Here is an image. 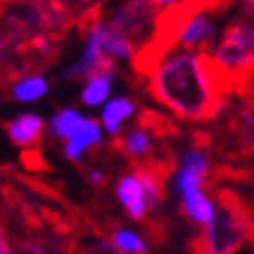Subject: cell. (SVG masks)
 <instances>
[{
  "mask_svg": "<svg viewBox=\"0 0 254 254\" xmlns=\"http://www.w3.org/2000/svg\"><path fill=\"white\" fill-rule=\"evenodd\" d=\"M7 133L12 142L21 147H31L38 142L40 133H42V119L38 115H21L16 117V122L7 124Z\"/></svg>",
  "mask_w": 254,
  "mask_h": 254,
  "instance_id": "obj_8",
  "label": "cell"
},
{
  "mask_svg": "<svg viewBox=\"0 0 254 254\" xmlns=\"http://www.w3.org/2000/svg\"><path fill=\"white\" fill-rule=\"evenodd\" d=\"M212 35H215V21H212V16L205 14V12H196V14H189L185 19L175 47H185V49L196 52L198 47L210 42Z\"/></svg>",
  "mask_w": 254,
  "mask_h": 254,
  "instance_id": "obj_3",
  "label": "cell"
},
{
  "mask_svg": "<svg viewBox=\"0 0 254 254\" xmlns=\"http://www.w3.org/2000/svg\"><path fill=\"white\" fill-rule=\"evenodd\" d=\"M23 254H45V250H42V247L40 245H28L26 247V252Z\"/></svg>",
  "mask_w": 254,
  "mask_h": 254,
  "instance_id": "obj_16",
  "label": "cell"
},
{
  "mask_svg": "<svg viewBox=\"0 0 254 254\" xmlns=\"http://www.w3.org/2000/svg\"><path fill=\"white\" fill-rule=\"evenodd\" d=\"M98 142H100L98 124L93 122V119H82V124L77 126V131L72 133L68 138V142H65V156L72 159V161H77L89 147L98 145Z\"/></svg>",
  "mask_w": 254,
  "mask_h": 254,
  "instance_id": "obj_6",
  "label": "cell"
},
{
  "mask_svg": "<svg viewBox=\"0 0 254 254\" xmlns=\"http://www.w3.org/2000/svg\"><path fill=\"white\" fill-rule=\"evenodd\" d=\"M119 147H122L128 156H133V159L138 156L140 159V156H147L152 152V135H149L145 128H133V131H128L122 138Z\"/></svg>",
  "mask_w": 254,
  "mask_h": 254,
  "instance_id": "obj_10",
  "label": "cell"
},
{
  "mask_svg": "<svg viewBox=\"0 0 254 254\" xmlns=\"http://www.w3.org/2000/svg\"><path fill=\"white\" fill-rule=\"evenodd\" d=\"M117 196L122 200V205L128 210V215L133 219H142L147 212V196H145V187L140 182V177L133 175H124L117 185Z\"/></svg>",
  "mask_w": 254,
  "mask_h": 254,
  "instance_id": "obj_4",
  "label": "cell"
},
{
  "mask_svg": "<svg viewBox=\"0 0 254 254\" xmlns=\"http://www.w3.org/2000/svg\"><path fill=\"white\" fill-rule=\"evenodd\" d=\"M0 254H14L12 250H9L7 240H5V236H2V231H0Z\"/></svg>",
  "mask_w": 254,
  "mask_h": 254,
  "instance_id": "obj_15",
  "label": "cell"
},
{
  "mask_svg": "<svg viewBox=\"0 0 254 254\" xmlns=\"http://www.w3.org/2000/svg\"><path fill=\"white\" fill-rule=\"evenodd\" d=\"M152 93L182 119H210L222 103V84L210 56L185 47H170L149 70Z\"/></svg>",
  "mask_w": 254,
  "mask_h": 254,
  "instance_id": "obj_1",
  "label": "cell"
},
{
  "mask_svg": "<svg viewBox=\"0 0 254 254\" xmlns=\"http://www.w3.org/2000/svg\"><path fill=\"white\" fill-rule=\"evenodd\" d=\"M42 93H47V79H42V77L21 79V82L14 86L16 100H35V98H40Z\"/></svg>",
  "mask_w": 254,
  "mask_h": 254,
  "instance_id": "obj_14",
  "label": "cell"
},
{
  "mask_svg": "<svg viewBox=\"0 0 254 254\" xmlns=\"http://www.w3.org/2000/svg\"><path fill=\"white\" fill-rule=\"evenodd\" d=\"M110 82H112V72H100V75L89 77L84 91H82V98H84L86 105H98V103L108 98Z\"/></svg>",
  "mask_w": 254,
  "mask_h": 254,
  "instance_id": "obj_11",
  "label": "cell"
},
{
  "mask_svg": "<svg viewBox=\"0 0 254 254\" xmlns=\"http://www.w3.org/2000/svg\"><path fill=\"white\" fill-rule=\"evenodd\" d=\"M133 112H135V105H133L128 98L110 100L108 105H105V110H103V124H105V128H108L110 135H117L122 122L124 119H128Z\"/></svg>",
  "mask_w": 254,
  "mask_h": 254,
  "instance_id": "obj_9",
  "label": "cell"
},
{
  "mask_svg": "<svg viewBox=\"0 0 254 254\" xmlns=\"http://www.w3.org/2000/svg\"><path fill=\"white\" fill-rule=\"evenodd\" d=\"M208 170H210L208 156L203 154V152H198V149L189 152L185 156V166H182L180 175H177V189L182 193L191 191V189H200L203 180L208 175Z\"/></svg>",
  "mask_w": 254,
  "mask_h": 254,
  "instance_id": "obj_5",
  "label": "cell"
},
{
  "mask_svg": "<svg viewBox=\"0 0 254 254\" xmlns=\"http://www.w3.org/2000/svg\"><path fill=\"white\" fill-rule=\"evenodd\" d=\"M182 200H185L187 215L191 217L193 222L200 224V226H205V229H210V226H212L217 210H215V205H212V200L200 191V189L185 191V193H182Z\"/></svg>",
  "mask_w": 254,
  "mask_h": 254,
  "instance_id": "obj_7",
  "label": "cell"
},
{
  "mask_svg": "<svg viewBox=\"0 0 254 254\" xmlns=\"http://www.w3.org/2000/svg\"><path fill=\"white\" fill-rule=\"evenodd\" d=\"M112 247L119 254H145L147 252L145 240L140 238V236H135L133 231H126V229H119L112 236Z\"/></svg>",
  "mask_w": 254,
  "mask_h": 254,
  "instance_id": "obj_12",
  "label": "cell"
},
{
  "mask_svg": "<svg viewBox=\"0 0 254 254\" xmlns=\"http://www.w3.org/2000/svg\"><path fill=\"white\" fill-rule=\"evenodd\" d=\"M252 52L254 28L247 21L231 23L224 33L222 42L217 45L212 59H210L224 91L233 82H245L250 77V72H252Z\"/></svg>",
  "mask_w": 254,
  "mask_h": 254,
  "instance_id": "obj_2",
  "label": "cell"
},
{
  "mask_svg": "<svg viewBox=\"0 0 254 254\" xmlns=\"http://www.w3.org/2000/svg\"><path fill=\"white\" fill-rule=\"evenodd\" d=\"M82 119H84V117H79L75 110H61V112L52 119V131H54L56 138L68 140L72 133L77 131V126L82 124Z\"/></svg>",
  "mask_w": 254,
  "mask_h": 254,
  "instance_id": "obj_13",
  "label": "cell"
}]
</instances>
